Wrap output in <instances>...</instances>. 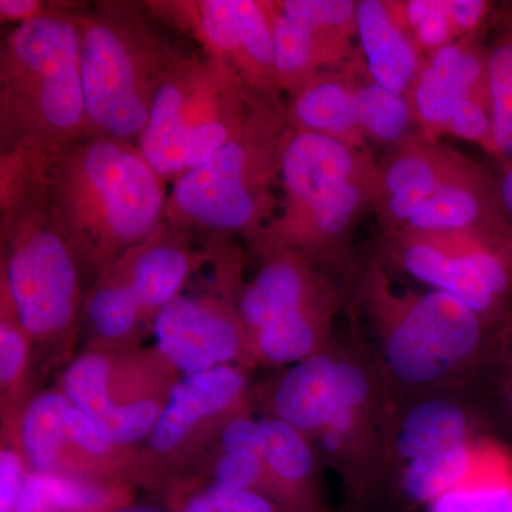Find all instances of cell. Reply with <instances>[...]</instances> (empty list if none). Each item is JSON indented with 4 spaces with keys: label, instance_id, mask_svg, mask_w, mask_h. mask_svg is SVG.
<instances>
[{
    "label": "cell",
    "instance_id": "6da1fadb",
    "mask_svg": "<svg viewBox=\"0 0 512 512\" xmlns=\"http://www.w3.org/2000/svg\"><path fill=\"white\" fill-rule=\"evenodd\" d=\"M254 390L256 410L298 430L353 497L366 500L382 487L396 400L365 343L333 336L318 355L284 367Z\"/></svg>",
    "mask_w": 512,
    "mask_h": 512
},
{
    "label": "cell",
    "instance_id": "7a4b0ae2",
    "mask_svg": "<svg viewBox=\"0 0 512 512\" xmlns=\"http://www.w3.org/2000/svg\"><path fill=\"white\" fill-rule=\"evenodd\" d=\"M26 151L90 286L165 222L170 188L137 144L94 136Z\"/></svg>",
    "mask_w": 512,
    "mask_h": 512
},
{
    "label": "cell",
    "instance_id": "3957f363",
    "mask_svg": "<svg viewBox=\"0 0 512 512\" xmlns=\"http://www.w3.org/2000/svg\"><path fill=\"white\" fill-rule=\"evenodd\" d=\"M0 288L32 340L45 382L76 357L90 284L26 150L0 154Z\"/></svg>",
    "mask_w": 512,
    "mask_h": 512
},
{
    "label": "cell",
    "instance_id": "277c9868",
    "mask_svg": "<svg viewBox=\"0 0 512 512\" xmlns=\"http://www.w3.org/2000/svg\"><path fill=\"white\" fill-rule=\"evenodd\" d=\"M372 356L394 400L456 389L483 369L495 333L446 292L397 289L379 258L357 279Z\"/></svg>",
    "mask_w": 512,
    "mask_h": 512
},
{
    "label": "cell",
    "instance_id": "5b68a950",
    "mask_svg": "<svg viewBox=\"0 0 512 512\" xmlns=\"http://www.w3.org/2000/svg\"><path fill=\"white\" fill-rule=\"evenodd\" d=\"M76 6L53 3L16 26L0 49V154L92 136L80 69Z\"/></svg>",
    "mask_w": 512,
    "mask_h": 512
},
{
    "label": "cell",
    "instance_id": "8992f818",
    "mask_svg": "<svg viewBox=\"0 0 512 512\" xmlns=\"http://www.w3.org/2000/svg\"><path fill=\"white\" fill-rule=\"evenodd\" d=\"M291 133L285 99L256 97L241 130L207 163L171 184L165 222L251 242L278 214L276 190Z\"/></svg>",
    "mask_w": 512,
    "mask_h": 512
},
{
    "label": "cell",
    "instance_id": "52a82bcc",
    "mask_svg": "<svg viewBox=\"0 0 512 512\" xmlns=\"http://www.w3.org/2000/svg\"><path fill=\"white\" fill-rule=\"evenodd\" d=\"M92 136L137 144L161 84L185 49L144 2L103 0L73 10Z\"/></svg>",
    "mask_w": 512,
    "mask_h": 512
},
{
    "label": "cell",
    "instance_id": "ba28073f",
    "mask_svg": "<svg viewBox=\"0 0 512 512\" xmlns=\"http://www.w3.org/2000/svg\"><path fill=\"white\" fill-rule=\"evenodd\" d=\"M256 97L227 64L184 50L158 89L138 150L174 184L241 130Z\"/></svg>",
    "mask_w": 512,
    "mask_h": 512
},
{
    "label": "cell",
    "instance_id": "9c48e42d",
    "mask_svg": "<svg viewBox=\"0 0 512 512\" xmlns=\"http://www.w3.org/2000/svg\"><path fill=\"white\" fill-rule=\"evenodd\" d=\"M211 238L163 222L101 272L83 305L84 348H133L153 333L154 320L210 256Z\"/></svg>",
    "mask_w": 512,
    "mask_h": 512
},
{
    "label": "cell",
    "instance_id": "30bf717a",
    "mask_svg": "<svg viewBox=\"0 0 512 512\" xmlns=\"http://www.w3.org/2000/svg\"><path fill=\"white\" fill-rule=\"evenodd\" d=\"M211 238V256L160 312L151 333L154 348L181 376L225 366L249 372L258 367L238 308L245 256L232 238Z\"/></svg>",
    "mask_w": 512,
    "mask_h": 512
},
{
    "label": "cell",
    "instance_id": "8fae6325",
    "mask_svg": "<svg viewBox=\"0 0 512 512\" xmlns=\"http://www.w3.org/2000/svg\"><path fill=\"white\" fill-rule=\"evenodd\" d=\"M244 367L183 376L150 436L138 447L126 480L158 498L190 476L232 420L255 413V383Z\"/></svg>",
    "mask_w": 512,
    "mask_h": 512
},
{
    "label": "cell",
    "instance_id": "7c38bea8",
    "mask_svg": "<svg viewBox=\"0 0 512 512\" xmlns=\"http://www.w3.org/2000/svg\"><path fill=\"white\" fill-rule=\"evenodd\" d=\"M181 377L154 346L84 348L57 373L55 386L107 439L138 448Z\"/></svg>",
    "mask_w": 512,
    "mask_h": 512
},
{
    "label": "cell",
    "instance_id": "4fadbf2b",
    "mask_svg": "<svg viewBox=\"0 0 512 512\" xmlns=\"http://www.w3.org/2000/svg\"><path fill=\"white\" fill-rule=\"evenodd\" d=\"M161 23L191 37L258 96L284 99L276 76L268 0H148Z\"/></svg>",
    "mask_w": 512,
    "mask_h": 512
},
{
    "label": "cell",
    "instance_id": "5bb4252c",
    "mask_svg": "<svg viewBox=\"0 0 512 512\" xmlns=\"http://www.w3.org/2000/svg\"><path fill=\"white\" fill-rule=\"evenodd\" d=\"M29 471L87 478L124 477L138 448L104 436L57 386L40 390L16 424Z\"/></svg>",
    "mask_w": 512,
    "mask_h": 512
},
{
    "label": "cell",
    "instance_id": "9a60e30c",
    "mask_svg": "<svg viewBox=\"0 0 512 512\" xmlns=\"http://www.w3.org/2000/svg\"><path fill=\"white\" fill-rule=\"evenodd\" d=\"M376 164L298 207L278 211L249 242L254 254L289 249L311 259L325 272L329 266L340 264L356 225L375 207Z\"/></svg>",
    "mask_w": 512,
    "mask_h": 512
},
{
    "label": "cell",
    "instance_id": "2e32d148",
    "mask_svg": "<svg viewBox=\"0 0 512 512\" xmlns=\"http://www.w3.org/2000/svg\"><path fill=\"white\" fill-rule=\"evenodd\" d=\"M473 158L417 134L387 151L376 164V215L380 232L400 231L441 185L466 170Z\"/></svg>",
    "mask_w": 512,
    "mask_h": 512
},
{
    "label": "cell",
    "instance_id": "e0dca14e",
    "mask_svg": "<svg viewBox=\"0 0 512 512\" xmlns=\"http://www.w3.org/2000/svg\"><path fill=\"white\" fill-rule=\"evenodd\" d=\"M424 137L446 136L454 111L464 100L491 104L487 35L461 37L426 57L407 93Z\"/></svg>",
    "mask_w": 512,
    "mask_h": 512
},
{
    "label": "cell",
    "instance_id": "ac0fdd59",
    "mask_svg": "<svg viewBox=\"0 0 512 512\" xmlns=\"http://www.w3.org/2000/svg\"><path fill=\"white\" fill-rule=\"evenodd\" d=\"M480 424L474 404L456 389L397 400L387 434L383 484L416 458L480 439Z\"/></svg>",
    "mask_w": 512,
    "mask_h": 512
},
{
    "label": "cell",
    "instance_id": "d6986e66",
    "mask_svg": "<svg viewBox=\"0 0 512 512\" xmlns=\"http://www.w3.org/2000/svg\"><path fill=\"white\" fill-rule=\"evenodd\" d=\"M254 255L258 271L242 286L238 301L247 338L276 320L340 295L326 272L298 252L272 249Z\"/></svg>",
    "mask_w": 512,
    "mask_h": 512
},
{
    "label": "cell",
    "instance_id": "ffe728a7",
    "mask_svg": "<svg viewBox=\"0 0 512 512\" xmlns=\"http://www.w3.org/2000/svg\"><path fill=\"white\" fill-rule=\"evenodd\" d=\"M380 261L393 266L421 284L446 292L463 302L493 330L507 322L512 313L505 311L466 262L436 235L414 232H380Z\"/></svg>",
    "mask_w": 512,
    "mask_h": 512
},
{
    "label": "cell",
    "instance_id": "44dd1931",
    "mask_svg": "<svg viewBox=\"0 0 512 512\" xmlns=\"http://www.w3.org/2000/svg\"><path fill=\"white\" fill-rule=\"evenodd\" d=\"M400 231L414 234L485 231L512 234L497 174L473 160L420 205Z\"/></svg>",
    "mask_w": 512,
    "mask_h": 512
},
{
    "label": "cell",
    "instance_id": "7402d4cb",
    "mask_svg": "<svg viewBox=\"0 0 512 512\" xmlns=\"http://www.w3.org/2000/svg\"><path fill=\"white\" fill-rule=\"evenodd\" d=\"M365 73L359 53L345 66L315 74L286 94V116L293 130L369 150L356 101L357 82Z\"/></svg>",
    "mask_w": 512,
    "mask_h": 512
},
{
    "label": "cell",
    "instance_id": "603a6c76",
    "mask_svg": "<svg viewBox=\"0 0 512 512\" xmlns=\"http://www.w3.org/2000/svg\"><path fill=\"white\" fill-rule=\"evenodd\" d=\"M262 456L275 498L291 512H329L318 456L308 440L284 421L259 417Z\"/></svg>",
    "mask_w": 512,
    "mask_h": 512
},
{
    "label": "cell",
    "instance_id": "cb8c5ba5",
    "mask_svg": "<svg viewBox=\"0 0 512 512\" xmlns=\"http://www.w3.org/2000/svg\"><path fill=\"white\" fill-rule=\"evenodd\" d=\"M279 89L286 96L315 74L338 69L359 55L353 40L292 18L268 0Z\"/></svg>",
    "mask_w": 512,
    "mask_h": 512
},
{
    "label": "cell",
    "instance_id": "d4e9b609",
    "mask_svg": "<svg viewBox=\"0 0 512 512\" xmlns=\"http://www.w3.org/2000/svg\"><path fill=\"white\" fill-rule=\"evenodd\" d=\"M356 20L360 55L370 79L392 92L409 93L426 59L396 25L384 0H359Z\"/></svg>",
    "mask_w": 512,
    "mask_h": 512
},
{
    "label": "cell",
    "instance_id": "484cf974",
    "mask_svg": "<svg viewBox=\"0 0 512 512\" xmlns=\"http://www.w3.org/2000/svg\"><path fill=\"white\" fill-rule=\"evenodd\" d=\"M126 477L87 478L29 471L13 512H110L136 501Z\"/></svg>",
    "mask_w": 512,
    "mask_h": 512
},
{
    "label": "cell",
    "instance_id": "4316f807",
    "mask_svg": "<svg viewBox=\"0 0 512 512\" xmlns=\"http://www.w3.org/2000/svg\"><path fill=\"white\" fill-rule=\"evenodd\" d=\"M43 379L35 348L19 322L12 299L0 288V423L18 421Z\"/></svg>",
    "mask_w": 512,
    "mask_h": 512
},
{
    "label": "cell",
    "instance_id": "83f0119b",
    "mask_svg": "<svg viewBox=\"0 0 512 512\" xmlns=\"http://www.w3.org/2000/svg\"><path fill=\"white\" fill-rule=\"evenodd\" d=\"M429 512H512L511 451L487 437L471 473Z\"/></svg>",
    "mask_w": 512,
    "mask_h": 512
},
{
    "label": "cell",
    "instance_id": "f1b7e54d",
    "mask_svg": "<svg viewBox=\"0 0 512 512\" xmlns=\"http://www.w3.org/2000/svg\"><path fill=\"white\" fill-rule=\"evenodd\" d=\"M485 439L480 437L416 458L400 468L390 481L407 503L429 507L471 473Z\"/></svg>",
    "mask_w": 512,
    "mask_h": 512
},
{
    "label": "cell",
    "instance_id": "f546056e",
    "mask_svg": "<svg viewBox=\"0 0 512 512\" xmlns=\"http://www.w3.org/2000/svg\"><path fill=\"white\" fill-rule=\"evenodd\" d=\"M487 46L495 161H512V2L497 3L488 26Z\"/></svg>",
    "mask_w": 512,
    "mask_h": 512
},
{
    "label": "cell",
    "instance_id": "4dcf8cb0",
    "mask_svg": "<svg viewBox=\"0 0 512 512\" xmlns=\"http://www.w3.org/2000/svg\"><path fill=\"white\" fill-rule=\"evenodd\" d=\"M357 116L367 143L387 151L421 134L407 94L384 89L367 72L356 86Z\"/></svg>",
    "mask_w": 512,
    "mask_h": 512
},
{
    "label": "cell",
    "instance_id": "1f68e13d",
    "mask_svg": "<svg viewBox=\"0 0 512 512\" xmlns=\"http://www.w3.org/2000/svg\"><path fill=\"white\" fill-rule=\"evenodd\" d=\"M156 500L170 512H291L266 495L198 480L178 481Z\"/></svg>",
    "mask_w": 512,
    "mask_h": 512
},
{
    "label": "cell",
    "instance_id": "d6a6232c",
    "mask_svg": "<svg viewBox=\"0 0 512 512\" xmlns=\"http://www.w3.org/2000/svg\"><path fill=\"white\" fill-rule=\"evenodd\" d=\"M184 480L252 491L276 501L274 485L262 456V446L258 450L248 451H227L212 447Z\"/></svg>",
    "mask_w": 512,
    "mask_h": 512
},
{
    "label": "cell",
    "instance_id": "836d02e7",
    "mask_svg": "<svg viewBox=\"0 0 512 512\" xmlns=\"http://www.w3.org/2000/svg\"><path fill=\"white\" fill-rule=\"evenodd\" d=\"M384 5L424 59L460 39L446 0H384Z\"/></svg>",
    "mask_w": 512,
    "mask_h": 512
},
{
    "label": "cell",
    "instance_id": "e575fe53",
    "mask_svg": "<svg viewBox=\"0 0 512 512\" xmlns=\"http://www.w3.org/2000/svg\"><path fill=\"white\" fill-rule=\"evenodd\" d=\"M279 8L292 18L301 20L332 35L357 39V2L353 0H276Z\"/></svg>",
    "mask_w": 512,
    "mask_h": 512
},
{
    "label": "cell",
    "instance_id": "d590c367",
    "mask_svg": "<svg viewBox=\"0 0 512 512\" xmlns=\"http://www.w3.org/2000/svg\"><path fill=\"white\" fill-rule=\"evenodd\" d=\"M483 369L491 372L498 420L512 441V315L495 333Z\"/></svg>",
    "mask_w": 512,
    "mask_h": 512
},
{
    "label": "cell",
    "instance_id": "8d00e7d4",
    "mask_svg": "<svg viewBox=\"0 0 512 512\" xmlns=\"http://www.w3.org/2000/svg\"><path fill=\"white\" fill-rule=\"evenodd\" d=\"M446 136L477 144L497 160L494 143L493 106L484 101L464 100L454 111Z\"/></svg>",
    "mask_w": 512,
    "mask_h": 512
},
{
    "label": "cell",
    "instance_id": "74e56055",
    "mask_svg": "<svg viewBox=\"0 0 512 512\" xmlns=\"http://www.w3.org/2000/svg\"><path fill=\"white\" fill-rule=\"evenodd\" d=\"M28 474V464L16 439V430L0 427V512L15 511Z\"/></svg>",
    "mask_w": 512,
    "mask_h": 512
},
{
    "label": "cell",
    "instance_id": "f35d334b",
    "mask_svg": "<svg viewBox=\"0 0 512 512\" xmlns=\"http://www.w3.org/2000/svg\"><path fill=\"white\" fill-rule=\"evenodd\" d=\"M446 8L461 39L487 35L497 3L490 0H446Z\"/></svg>",
    "mask_w": 512,
    "mask_h": 512
},
{
    "label": "cell",
    "instance_id": "ab89813d",
    "mask_svg": "<svg viewBox=\"0 0 512 512\" xmlns=\"http://www.w3.org/2000/svg\"><path fill=\"white\" fill-rule=\"evenodd\" d=\"M52 6L53 3L42 0H0V20L16 26L25 25L45 16Z\"/></svg>",
    "mask_w": 512,
    "mask_h": 512
},
{
    "label": "cell",
    "instance_id": "60d3db41",
    "mask_svg": "<svg viewBox=\"0 0 512 512\" xmlns=\"http://www.w3.org/2000/svg\"><path fill=\"white\" fill-rule=\"evenodd\" d=\"M497 163V180L501 198L512 221V161H495Z\"/></svg>",
    "mask_w": 512,
    "mask_h": 512
},
{
    "label": "cell",
    "instance_id": "b9f144b4",
    "mask_svg": "<svg viewBox=\"0 0 512 512\" xmlns=\"http://www.w3.org/2000/svg\"><path fill=\"white\" fill-rule=\"evenodd\" d=\"M110 512H170L161 501L148 497L147 500L133 501Z\"/></svg>",
    "mask_w": 512,
    "mask_h": 512
},
{
    "label": "cell",
    "instance_id": "7bdbcfd3",
    "mask_svg": "<svg viewBox=\"0 0 512 512\" xmlns=\"http://www.w3.org/2000/svg\"><path fill=\"white\" fill-rule=\"evenodd\" d=\"M346 512H357V511H346Z\"/></svg>",
    "mask_w": 512,
    "mask_h": 512
}]
</instances>
